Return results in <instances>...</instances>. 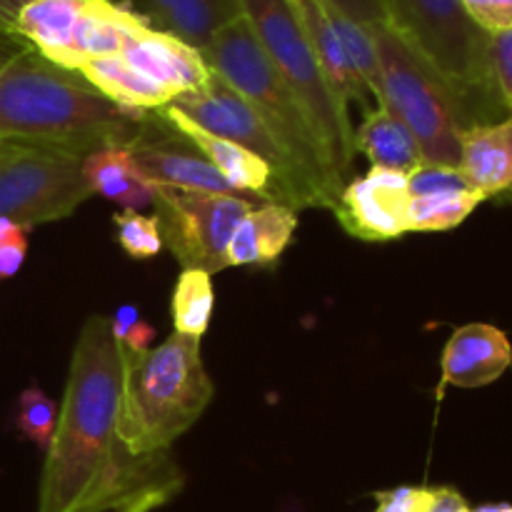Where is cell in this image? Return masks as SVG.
Segmentation results:
<instances>
[{"label":"cell","instance_id":"obj_1","mask_svg":"<svg viewBox=\"0 0 512 512\" xmlns=\"http://www.w3.org/2000/svg\"><path fill=\"white\" fill-rule=\"evenodd\" d=\"M125 350L110 320L90 315L75 338L58 428L45 450L38 512L120 510L155 485L180 478L168 453L135 458L120 445Z\"/></svg>","mask_w":512,"mask_h":512},{"label":"cell","instance_id":"obj_2","mask_svg":"<svg viewBox=\"0 0 512 512\" xmlns=\"http://www.w3.org/2000/svg\"><path fill=\"white\" fill-rule=\"evenodd\" d=\"M145 118L148 113L110 103L35 50L0 65V140L53 143L88 155L108 145H130Z\"/></svg>","mask_w":512,"mask_h":512},{"label":"cell","instance_id":"obj_3","mask_svg":"<svg viewBox=\"0 0 512 512\" xmlns=\"http://www.w3.org/2000/svg\"><path fill=\"white\" fill-rule=\"evenodd\" d=\"M215 395L200 358V338L173 333L158 348L125 353L118 438L135 458L168 453Z\"/></svg>","mask_w":512,"mask_h":512},{"label":"cell","instance_id":"obj_4","mask_svg":"<svg viewBox=\"0 0 512 512\" xmlns=\"http://www.w3.org/2000/svg\"><path fill=\"white\" fill-rule=\"evenodd\" d=\"M200 55L210 73L218 75L225 85H230L258 110L270 133L278 138V143L288 150L290 158L300 165V170L318 190L323 208H333L343 190V178L328 163V155L298 95L260 48L248 20L240 15L218 30L213 40L200 50Z\"/></svg>","mask_w":512,"mask_h":512},{"label":"cell","instance_id":"obj_5","mask_svg":"<svg viewBox=\"0 0 512 512\" xmlns=\"http://www.w3.org/2000/svg\"><path fill=\"white\" fill-rule=\"evenodd\" d=\"M368 30L378 53V103L388 105L408 125L420 145L423 163L458 168L465 130L500 118L445 80L388 23H373Z\"/></svg>","mask_w":512,"mask_h":512},{"label":"cell","instance_id":"obj_6","mask_svg":"<svg viewBox=\"0 0 512 512\" xmlns=\"http://www.w3.org/2000/svg\"><path fill=\"white\" fill-rule=\"evenodd\" d=\"M243 18L285 83L298 95L328 163L343 178L353 160L350 113L330 93L315 50L290 0H240Z\"/></svg>","mask_w":512,"mask_h":512},{"label":"cell","instance_id":"obj_7","mask_svg":"<svg viewBox=\"0 0 512 512\" xmlns=\"http://www.w3.org/2000/svg\"><path fill=\"white\" fill-rule=\"evenodd\" d=\"M388 25L445 80L498 118L510 113L490 68V35L460 0H380Z\"/></svg>","mask_w":512,"mask_h":512},{"label":"cell","instance_id":"obj_8","mask_svg":"<svg viewBox=\"0 0 512 512\" xmlns=\"http://www.w3.org/2000/svg\"><path fill=\"white\" fill-rule=\"evenodd\" d=\"M83 163L63 145L0 140V218L23 228L68 218L93 195Z\"/></svg>","mask_w":512,"mask_h":512},{"label":"cell","instance_id":"obj_9","mask_svg":"<svg viewBox=\"0 0 512 512\" xmlns=\"http://www.w3.org/2000/svg\"><path fill=\"white\" fill-rule=\"evenodd\" d=\"M153 205L163 248L175 255L183 270H205L208 275L228 268L230 238L255 208L245 195L175 188H155Z\"/></svg>","mask_w":512,"mask_h":512},{"label":"cell","instance_id":"obj_10","mask_svg":"<svg viewBox=\"0 0 512 512\" xmlns=\"http://www.w3.org/2000/svg\"><path fill=\"white\" fill-rule=\"evenodd\" d=\"M173 105H178L185 115H190L208 133L233 140V143L243 145L245 150L263 158L273 168L288 208H323L318 190L313 188L308 175L300 170V165L290 158L288 150L278 143V138L270 133L258 110L243 95L235 93L230 85H225L218 75L210 73L208 85L203 90L178 95Z\"/></svg>","mask_w":512,"mask_h":512},{"label":"cell","instance_id":"obj_11","mask_svg":"<svg viewBox=\"0 0 512 512\" xmlns=\"http://www.w3.org/2000/svg\"><path fill=\"white\" fill-rule=\"evenodd\" d=\"M405 200H408V173L373 165L368 175L355 178L340 190L333 213L353 238L385 243L408 233Z\"/></svg>","mask_w":512,"mask_h":512},{"label":"cell","instance_id":"obj_12","mask_svg":"<svg viewBox=\"0 0 512 512\" xmlns=\"http://www.w3.org/2000/svg\"><path fill=\"white\" fill-rule=\"evenodd\" d=\"M155 118L178 133L188 145H193L215 170L225 178V183L235 190V193L245 195V198H263L265 203H285V193L280 188L278 178H275L273 168L258 158L255 153L245 150L243 145L233 143V140L218 138V135L208 133L200 128L190 115H185L178 105H165V108L153 110Z\"/></svg>","mask_w":512,"mask_h":512},{"label":"cell","instance_id":"obj_13","mask_svg":"<svg viewBox=\"0 0 512 512\" xmlns=\"http://www.w3.org/2000/svg\"><path fill=\"white\" fill-rule=\"evenodd\" d=\"M120 55L143 78L168 90L173 100L185 93H198L210 80V68L200 50L165 30L153 28L148 20L128 35Z\"/></svg>","mask_w":512,"mask_h":512},{"label":"cell","instance_id":"obj_14","mask_svg":"<svg viewBox=\"0 0 512 512\" xmlns=\"http://www.w3.org/2000/svg\"><path fill=\"white\" fill-rule=\"evenodd\" d=\"M135 168L155 188L190 190V193L240 195L225 183L223 175L183 138H153L150 113L138 138L128 145Z\"/></svg>","mask_w":512,"mask_h":512},{"label":"cell","instance_id":"obj_15","mask_svg":"<svg viewBox=\"0 0 512 512\" xmlns=\"http://www.w3.org/2000/svg\"><path fill=\"white\" fill-rule=\"evenodd\" d=\"M512 365L510 338L488 323H470L450 335L443 350V378L438 398L445 388H485L503 378Z\"/></svg>","mask_w":512,"mask_h":512},{"label":"cell","instance_id":"obj_16","mask_svg":"<svg viewBox=\"0 0 512 512\" xmlns=\"http://www.w3.org/2000/svg\"><path fill=\"white\" fill-rule=\"evenodd\" d=\"M88 0H33L15 18V35L30 45L40 58L75 73L78 30Z\"/></svg>","mask_w":512,"mask_h":512},{"label":"cell","instance_id":"obj_17","mask_svg":"<svg viewBox=\"0 0 512 512\" xmlns=\"http://www.w3.org/2000/svg\"><path fill=\"white\" fill-rule=\"evenodd\" d=\"M290 5H293L300 23H303L305 35H308L310 45H313L315 58H318L320 70L325 75V83H328L335 100L345 110H348L350 103H358L363 113H370L373 110V105H370L373 95L368 93L363 80L355 75L348 58H345L338 33H335L333 23H330L328 3L325 0H290Z\"/></svg>","mask_w":512,"mask_h":512},{"label":"cell","instance_id":"obj_18","mask_svg":"<svg viewBox=\"0 0 512 512\" xmlns=\"http://www.w3.org/2000/svg\"><path fill=\"white\" fill-rule=\"evenodd\" d=\"M458 168L485 200L512 193V113L465 130Z\"/></svg>","mask_w":512,"mask_h":512},{"label":"cell","instance_id":"obj_19","mask_svg":"<svg viewBox=\"0 0 512 512\" xmlns=\"http://www.w3.org/2000/svg\"><path fill=\"white\" fill-rule=\"evenodd\" d=\"M298 230V213L288 205L265 203L253 208L235 228L228 245V268L235 265H273Z\"/></svg>","mask_w":512,"mask_h":512},{"label":"cell","instance_id":"obj_20","mask_svg":"<svg viewBox=\"0 0 512 512\" xmlns=\"http://www.w3.org/2000/svg\"><path fill=\"white\" fill-rule=\"evenodd\" d=\"M353 150L378 168L410 173L423 163V153L408 125L385 103H375L363 123L353 128Z\"/></svg>","mask_w":512,"mask_h":512},{"label":"cell","instance_id":"obj_21","mask_svg":"<svg viewBox=\"0 0 512 512\" xmlns=\"http://www.w3.org/2000/svg\"><path fill=\"white\" fill-rule=\"evenodd\" d=\"M160 30L203 50L218 30L243 15L240 0H140Z\"/></svg>","mask_w":512,"mask_h":512},{"label":"cell","instance_id":"obj_22","mask_svg":"<svg viewBox=\"0 0 512 512\" xmlns=\"http://www.w3.org/2000/svg\"><path fill=\"white\" fill-rule=\"evenodd\" d=\"M83 175L95 195L123 205V210H140L153 205L155 185L140 175L128 145H108L85 155Z\"/></svg>","mask_w":512,"mask_h":512},{"label":"cell","instance_id":"obj_23","mask_svg":"<svg viewBox=\"0 0 512 512\" xmlns=\"http://www.w3.org/2000/svg\"><path fill=\"white\" fill-rule=\"evenodd\" d=\"M78 75L98 90L105 100L128 110H140V113H153V110L165 108L173 103V95L160 85L150 83L148 78L130 68L123 55H108V58L85 60L78 68Z\"/></svg>","mask_w":512,"mask_h":512},{"label":"cell","instance_id":"obj_24","mask_svg":"<svg viewBox=\"0 0 512 512\" xmlns=\"http://www.w3.org/2000/svg\"><path fill=\"white\" fill-rule=\"evenodd\" d=\"M148 18L133 13V10L115 5L110 0H88L83 20L78 30V60L80 65L85 60L108 58L118 55L123 50L128 35L145 23ZM78 65V68H80ZM78 73V70H75Z\"/></svg>","mask_w":512,"mask_h":512},{"label":"cell","instance_id":"obj_25","mask_svg":"<svg viewBox=\"0 0 512 512\" xmlns=\"http://www.w3.org/2000/svg\"><path fill=\"white\" fill-rule=\"evenodd\" d=\"M478 190H448L405 200V230L408 233H443L458 228L483 203Z\"/></svg>","mask_w":512,"mask_h":512},{"label":"cell","instance_id":"obj_26","mask_svg":"<svg viewBox=\"0 0 512 512\" xmlns=\"http://www.w3.org/2000/svg\"><path fill=\"white\" fill-rule=\"evenodd\" d=\"M213 308V275H208L205 270H183L173 288V298H170L173 333L203 338L208 333Z\"/></svg>","mask_w":512,"mask_h":512},{"label":"cell","instance_id":"obj_27","mask_svg":"<svg viewBox=\"0 0 512 512\" xmlns=\"http://www.w3.org/2000/svg\"><path fill=\"white\" fill-rule=\"evenodd\" d=\"M330 23H333L335 33H338L340 45H343V53L348 58L350 68L355 70L363 85L368 88V93L373 95L375 103L380 100V68H378V53H375L373 35H370L368 25L355 23L353 18H348L345 13H340L338 8L328 5Z\"/></svg>","mask_w":512,"mask_h":512},{"label":"cell","instance_id":"obj_28","mask_svg":"<svg viewBox=\"0 0 512 512\" xmlns=\"http://www.w3.org/2000/svg\"><path fill=\"white\" fill-rule=\"evenodd\" d=\"M60 408L53 403V398H48V393H43L40 388H28L20 393L18 400V425L20 435L30 443H35V448L45 450L50 448V440H53L55 428H58Z\"/></svg>","mask_w":512,"mask_h":512},{"label":"cell","instance_id":"obj_29","mask_svg":"<svg viewBox=\"0 0 512 512\" xmlns=\"http://www.w3.org/2000/svg\"><path fill=\"white\" fill-rule=\"evenodd\" d=\"M118 230V243L130 258L148 260L163 250V235L155 215H143L140 210H120L113 215Z\"/></svg>","mask_w":512,"mask_h":512},{"label":"cell","instance_id":"obj_30","mask_svg":"<svg viewBox=\"0 0 512 512\" xmlns=\"http://www.w3.org/2000/svg\"><path fill=\"white\" fill-rule=\"evenodd\" d=\"M473 185L463 175V170L453 165H435L420 163L408 173V198H420V195L448 193V190H468ZM475 190V188H473Z\"/></svg>","mask_w":512,"mask_h":512},{"label":"cell","instance_id":"obj_31","mask_svg":"<svg viewBox=\"0 0 512 512\" xmlns=\"http://www.w3.org/2000/svg\"><path fill=\"white\" fill-rule=\"evenodd\" d=\"M108 320L113 338L118 340L125 353H145V350H150L155 340V328L145 323L135 305H120L113 318Z\"/></svg>","mask_w":512,"mask_h":512},{"label":"cell","instance_id":"obj_32","mask_svg":"<svg viewBox=\"0 0 512 512\" xmlns=\"http://www.w3.org/2000/svg\"><path fill=\"white\" fill-rule=\"evenodd\" d=\"M28 233L30 228L0 218V283L23 268L28 255Z\"/></svg>","mask_w":512,"mask_h":512},{"label":"cell","instance_id":"obj_33","mask_svg":"<svg viewBox=\"0 0 512 512\" xmlns=\"http://www.w3.org/2000/svg\"><path fill=\"white\" fill-rule=\"evenodd\" d=\"M480 30L488 35L512 30V0H460Z\"/></svg>","mask_w":512,"mask_h":512},{"label":"cell","instance_id":"obj_34","mask_svg":"<svg viewBox=\"0 0 512 512\" xmlns=\"http://www.w3.org/2000/svg\"><path fill=\"white\" fill-rule=\"evenodd\" d=\"M490 68L495 85L512 113V30L490 35Z\"/></svg>","mask_w":512,"mask_h":512},{"label":"cell","instance_id":"obj_35","mask_svg":"<svg viewBox=\"0 0 512 512\" xmlns=\"http://www.w3.org/2000/svg\"><path fill=\"white\" fill-rule=\"evenodd\" d=\"M428 495L430 488H410V485L393 490H380V493H375L378 508L373 512H425Z\"/></svg>","mask_w":512,"mask_h":512},{"label":"cell","instance_id":"obj_36","mask_svg":"<svg viewBox=\"0 0 512 512\" xmlns=\"http://www.w3.org/2000/svg\"><path fill=\"white\" fill-rule=\"evenodd\" d=\"M180 488H183V478H175L170 480V483L155 485V488H148L145 493H140L138 498L130 500V503L125 505V508H120L118 512H153L163 508L168 500H173L175 495L180 493Z\"/></svg>","mask_w":512,"mask_h":512},{"label":"cell","instance_id":"obj_37","mask_svg":"<svg viewBox=\"0 0 512 512\" xmlns=\"http://www.w3.org/2000/svg\"><path fill=\"white\" fill-rule=\"evenodd\" d=\"M325 3L338 8L340 13H345L348 18H353L355 23H363V25L388 23L380 0H325Z\"/></svg>","mask_w":512,"mask_h":512},{"label":"cell","instance_id":"obj_38","mask_svg":"<svg viewBox=\"0 0 512 512\" xmlns=\"http://www.w3.org/2000/svg\"><path fill=\"white\" fill-rule=\"evenodd\" d=\"M425 512H473L463 495L453 488H430Z\"/></svg>","mask_w":512,"mask_h":512},{"label":"cell","instance_id":"obj_39","mask_svg":"<svg viewBox=\"0 0 512 512\" xmlns=\"http://www.w3.org/2000/svg\"><path fill=\"white\" fill-rule=\"evenodd\" d=\"M25 50H33V48H30L25 40H20L13 30H5L3 25H0V65L8 63V60L15 58V55L25 53Z\"/></svg>","mask_w":512,"mask_h":512},{"label":"cell","instance_id":"obj_40","mask_svg":"<svg viewBox=\"0 0 512 512\" xmlns=\"http://www.w3.org/2000/svg\"><path fill=\"white\" fill-rule=\"evenodd\" d=\"M28 3H33V0H0V25L15 33V18Z\"/></svg>","mask_w":512,"mask_h":512},{"label":"cell","instance_id":"obj_41","mask_svg":"<svg viewBox=\"0 0 512 512\" xmlns=\"http://www.w3.org/2000/svg\"><path fill=\"white\" fill-rule=\"evenodd\" d=\"M473 512H512L510 503H488V505H480Z\"/></svg>","mask_w":512,"mask_h":512}]
</instances>
